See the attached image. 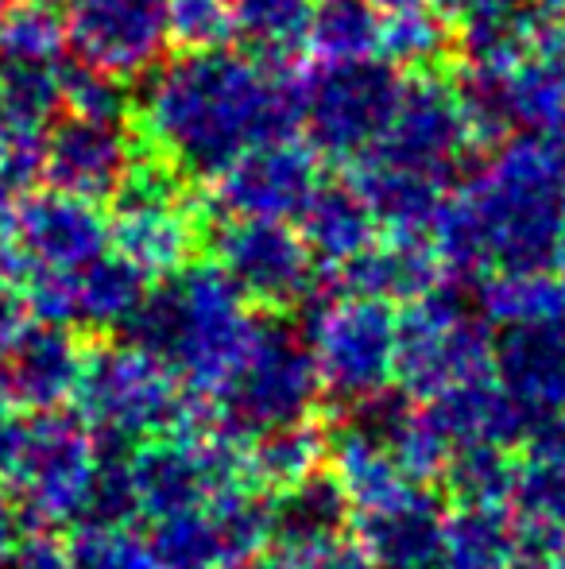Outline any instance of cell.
Here are the masks:
<instances>
[{"label":"cell","instance_id":"cell-1","mask_svg":"<svg viewBox=\"0 0 565 569\" xmlns=\"http://www.w3.org/2000/svg\"><path fill=\"white\" fill-rule=\"evenodd\" d=\"M302 82L260 54L194 51L155 70L137 101V132L151 156L182 174H218L241 151L294 136Z\"/></svg>","mask_w":565,"mask_h":569},{"label":"cell","instance_id":"cell-2","mask_svg":"<svg viewBox=\"0 0 565 569\" xmlns=\"http://www.w3.org/2000/svg\"><path fill=\"white\" fill-rule=\"evenodd\" d=\"M430 237L445 276L457 279L554 263L565 237V159L558 143L543 136L496 143V156L450 190Z\"/></svg>","mask_w":565,"mask_h":569},{"label":"cell","instance_id":"cell-3","mask_svg":"<svg viewBox=\"0 0 565 569\" xmlns=\"http://www.w3.org/2000/svg\"><path fill=\"white\" fill-rule=\"evenodd\" d=\"M137 341L194 388L218 396L256 338V307L218 263H190L132 315Z\"/></svg>","mask_w":565,"mask_h":569},{"label":"cell","instance_id":"cell-4","mask_svg":"<svg viewBox=\"0 0 565 569\" xmlns=\"http://www.w3.org/2000/svg\"><path fill=\"white\" fill-rule=\"evenodd\" d=\"M496 326L476 302L437 283L434 291L403 302L395 383L411 399H434L437 391L496 368Z\"/></svg>","mask_w":565,"mask_h":569},{"label":"cell","instance_id":"cell-5","mask_svg":"<svg viewBox=\"0 0 565 569\" xmlns=\"http://www.w3.org/2000/svg\"><path fill=\"white\" fill-rule=\"evenodd\" d=\"M302 333L322 376V396H330L333 403L349 407L395 383L400 315L392 302L349 287L333 295H310Z\"/></svg>","mask_w":565,"mask_h":569},{"label":"cell","instance_id":"cell-6","mask_svg":"<svg viewBox=\"0 0 565 569\" xmlns=\"http://www.w3.org/2000/svg\"><path fill=\"white\" fill-rule=\"evenodd\" d=\"M317 396H322V376L306 333L283 322H260L249 352L218 391L221 430L236 442H252L286 422L314 419Z\"/></svg>","mask_w":565,"mask_h":569},{"label":"cell","instance_id":"cell-7","mask_svg":"<svg viewBox=\"0 0 565 569\" xmlns=\"http://www.w3.org/2000/svg\"><path fill=\"white\" fill-rule=\"evenodd\" d=\"M113 248L143 279H171L190 268L202 244L205 206L190 202L186 174L151 156L129 167L117 190Z\"/></svg>","mask_w":565,"mask_h":569},{"label":"cell","instance_id":"cell-8","mask_svg":"<svg viewBox=\"0 0 565 569\" xmlns=\"http://www.w3.org/2000/svg\"><path fill=\"white\" fill-rule=\"evenodd\" d=\"M400 93L403 78L384 59L322 62L302 86V120L314 148L333 163H361L384 140Z\"/></svg>","mask_w":565,"mask_h":569},{"label":"cell","instance_id":"cell-9","mask_svg":"<svg viewBox=\"0 0 565 569\" xmlns=\"http://www.w3.org/2000/svg\"><path fill=\"white\" fill-rule=\"evenodd\" d=\"M213 263L241 287L252 307L272 315L302 307L317 283V256L286 221L225 218V226L213 232Z\"/></svg>","mask_w":565,"mask_h":569},{"label":"cell","instance_id":"cell-10","mask_svg":"<svg viewBox=\"0 0 565 569\" xmlns=\"http://www.w3.org/2000/svg\"><path fill=\"white\" fill-rule=\"evenodd\" d=\"M322 151L280 136L241 151L233 163L210 174V210L221 218L291 221L322 187Z\"/></svg>","mask_w":565,"mask_h":569},{"label":"cell","instance_id":"cell-11","mask_svg":"<svg viewBox=\"0 0 565 569\" xmlns=\"http://www.w3.org/2000/svg\"><path fill=\"white\" fill-rule=\"evenodd\" d=\"M473 148H481V143H476L461 86L426 67L403 78L400 106H395L392 124L372 156L450 179Z\"/></svg>","mask_w":565,"mask_h":569},{"label":"cell","instance_id":"cell-12","mask_svg":"<svg viewBox=\"0 0 565 569\" xmlns=\"http://www.w3.org/2000/svg\"><path fill=\"white\" fill-rule=\"evenodd\" d=\"M109 240L113 229L105 226L98 202L54 187L31 194L8 218V256L36 279L74 276L105 252Z\"/></svg>","mask_w":565,"mask_h":569},{"label":"cell","instance_id":"cell-13","mask_svg":"<svg viewBox=\"0 0 565 569\" xmlns=\"http://www.w3.org/2000/svg\"><path fill=\"white\" fill-rule=\"evenodd\" d=\"M70 51L93 70L132 82L167 47L163 0H62Z\"/></svg>","mask_w":565,"mask_h":569},{"label":"cell","instance_id":"cell-14","mask_svg":"<svg viewBox=\"0 0 565 569\" xmlns=\"http://www.w3.org/2000/svg\"><path fill=\"white\" fill-rule=\"evenodd\" d=\"M132 163H137L132 159V140L121 128V120L113 117L62 113L59 124H51L43 132L39 174L54 190H67V194L101 202V198L121 190Z\"/></svg>","mask_w":565,"mask_h":569},{"label":"cell","instance_id":"cell-15","mask_svg":"<svg viewBox=\"0 0 565 569\" xmlns=\"http://www.w3.org/2000/svg\"><path fill=\"white\" fill-rule=\"evenodd\" d=\"M445 535V508L434 480H415L400 492L353 508V539L372 566L437 562Z\"/></svg>","mask_w":565,"mask_h":569},{"label":"cell","instance_id":"cell-16","mask_svg":"<svg viewBox=\"0 0 565 569\" xmlns=\"http://www.w3.org/2000/svg\"><path fill=\"white\" fill-rule=\"evenodd\" d=\"M496 376L531 422L565 411V315L500 330Z\"/></svg>","mask_w":565,"mask_h":569},{"label":"cell","instance_id":"cell-17","mask_svg":"<svg viewBox=\"0 0 565 569\" xmlns=\"http://www.w3.org/2000/svg\"><path fill=\"white\" fill-rule=\"evenodd\" d=\"M426 419L434 422V430L445 438L450 453L457 446H515L519 438H527L531 419L523 415V407L512 399V391L500 383L496 368L481 372L473 380H461L453 388L437 391L434 399H423Z\"/></svg>","mask_w":565,"mask_h":569},{"label":"cell","instance_id":"cell-18","mask_svg":"<svg viewBox=\"0 0 565 569\" xmlns=\"http://www.w3.org/2000/svg\"><path fill=\"white\" fill-rule=\"evenodd\" d=\"M341 287L372 295L384 302H411L418 295L434 291L445 279V263L434 248V237L418 232H384L372 248H364L356 260L337 268Z\"/></svg>","mask_w":565,"mask_h":569},{"label":"cell","instance_id":"cell-19","mask_svg":"<svg viewBox=\"0 0 565 569\" xmlns=\"http://www.w3.org/2000/svg\"><path fill=\"white\" fill-rule=\"evenodd\" d=\"M353 187L376 213L384 232H418L430 237L445 198H450V179L415 167L392 163L384 156H364L353 163Z\"/></svg>","mask_w":565,"mask_h":569},{"label":"cell","instance_id":"cell-20","mask_svg":"<svg viewBox=\"0 0 565 569\" xmlns=\"http://www.w3.org/2000/svg\"><path fill=\"white\" fill-rule=\"evenodd\" d=\"M349 531H353V500L330 465L302 477L299 485L272 492V542L280 555H299Z\"/></svg>","mask_w":565,"mask_h":569},{"label":"cell","instance_id":"cell-21","mask_svg":"<svg viewBox=\"0 0 565 569\" xmlns=\"http://www.w3.org/2000/svg\"><path fill=\"white\" fill-rule=\"evenodd\" d=\"M437 566L523 569L527 566V550H523L519 516L507 511V503H457V511L445 516Z\"/></svg>","mask_w":565,"mask_h":569},{"label":"cell","instance_id":"cell-22","mask_svg":"<svg viewBox=\"0 0 565 569\" xmlns=\"http://www.w3.org/2000/svg\"><path fill=\"white\" fill-rule=\"evenodd\" d=\"M299 232L306 237L310 252L325 268H345L349 260L380 240V221L369 210L356 187H317V194L299 213Z\"/></svg>","mask_w":565,"mask_h":569},{"label":"cell","instance_id":"cell-23","mask_svg":"<svg viewBox=\"0 0 565 569\" xmlns=\"http://www.w3.org/2000/svg\"><path fill=\"white\" fill-rule=\"evenodd\" d=\"M476 307L484 310L496 330L512 326L546 322L565 315V276L554 263H523V268H500L481 279Z\"/></svg>","mask_w":565,"mask_h":569},{"label":"cell","instance_id":"cell-24","mask_svg":"<svg viewBox=\"0 0 565 569\" xmlns=\"http://www.w3.org/2000/svg\"><path fill=\"white\" fill-rule=\"evenodd\" d=\"M244 457H249V477L264 492H280L330 465V430L317 427L314 419L286 422V427L252 438Z\"/></svg>","mask_w":565,"mask_h":569},{"label":"cell","instance_id":"cell-25","mask_svg":"<svg viewBox=\"0 0 565 569\" xmlns=\"http://www.w3.org/2000/svg\"><path fill=\"white\" fill-rule=\"evenodd\" d=\"M380 16L376 0H322L314 8L306 51L317 62H356L380 54Z\"/></svg>","mask_w":565,"mask_h":569},{"label":"cell","instance_id":"cell-26","mask_svg":"<svg viewBox=\"0 0 565 569\" xmlns=\"http://www.w3.org/2000/svg\"><path fill=\"white\" fill-rule=\"evenodd\" d=\"M314 0H233L236 39L268 62H291L314 23Z\"/></svg>","mask_w":565,"mask_h":569},{"label":"cell","instance_id":"cell-27","mask_svg":"<svg viewBox=\"0 0 565 569\" xmlns=\"http://www.w3.org/2000/svg\"><path fill=\"white\" fill-rule=\"evenodd\" d=\"M67 16L54 0H12L0 16V62H62Z\"/></svg>","mask_w":565,"mask_h":569},{"label":"cell","instance_id":"cell-28","mask_svg":"<svg viewBox=\"0 0 565 569\" xmlns=\"http://www.w3.org/2000/svg\"><path fill=\"white\" fill-rule=\"evenodd\" d=\"M515 472L519 461L512 457V446H457L442 469L445 492L457 503H512Z\"/></svg>","mask_w":565,"mask_h":569},{"label":"cell","instance_id":"cell-29","mask_svg":"<svg viewBox=\"0 0 565 569\" xmlns=\"http://www.w3.org/2000/svg\"><path fill=\"white\" fill-rule=\"evenodd\" d=\"M450 23L437 8L426 4H400L384 8V28H380V59L395 70H426L442 59L450 43Z\"/></svg>","mask_w":565,"mask_h":569},{"label":"cell","instance_id":"cell-30","mask_svg":"<svg viewBox=\"0 0 565 569\" xmlns=\"http://www.w3.org/2000/svg\"><path fill=\"white\" fill-rule=\"evenodd\" d=\"M62 62H0V109L23 128L47 132L62 109Z\"/></svg>","mask_w":565,"mask_h":569},{"label":"cell","instance_id":"cell-31","mask_svg":"<svg viewBox=\"0 0 565 569\" xmlns=\"http://www.w3.org/2000/svg\"><path fill=\"white\" fill-rule=\"evenodd\" d=\"M167 43L182 54L221 51L236 36L233 0H163Z\"/></svg>","mask_w":565,"mask_h":569},{"label":"cell","instance_id":"cell-32","mask_svg":"<svg viewBox=\"0 0 565 569\" xmlns=\"http://www.w3.org/2000/svg\"><path fill=\"white\" fill-rule=\"evenodd\" d=\"M62 113L78 117H124V82L105 70H93L85 62L67 67L62 74Z\"/></svg>","mask_w":565,"mask_h":569},{"label":"cell","instance_id":"cell-33","mask_svg":"<svg viewBox=\"0 0 565 569\" xmlns=\"http://www.w3.org/2000/svg\"><path fill=\"white\" fill-rule=\"evenodd\" d=\"M39 151H43V132L16 124L0 109V190L16 194L31 174H39Z\"/></svg>","mask_w":565,"mask_h":569},{"label":"cell","instance_id":"cell-34","mask_svg":"<svg viewBox=\"0 0 565 569\" xmlns=\"http://www.w3.org/2000/svg\"><path fill=\"white\" fill-rule=\"evenodd\" d=\"M286 569H372V558L364 555V547L353 539V531L341 535V539L317 542L299 555H280Z\"/></svg>","mask_w":565,"mask_h":569},{"label":"cell","instance_id":"cell-35","mask_svg":"<svg viewBox=\"0 0 565 569\" xmlns=\"http://www.w3.org/2000/svg\"><path fill=\"white\" fill-rule=\"evenodd\" d=\"M523 442H527V457L565 465V411H551V415H543V419H535L527 427Z\"/></svg>","mask_w":565,"mask_h":569},{"label":"cell","instance_id":"cell-36","mask_svg":"<svg viewBox=\"0 0 565 569\" xmlns=\"http://www.w3.org/2000/svg\"><path fill=\"white\" fill-rule=\"evenodd\" d=\"M372 569H442L437 562H400V566H372Z\"/></svg>","mask_w":565,"mask_h":569},{"label":"cell","instance_id":"cell-37","mask_svg":"<svg viewBox=\"0 0 565 569\" xmlns=\"http://www.w3.org/2000/svg\"><path fill=\"white\" fill-rule=\"evenodd\" d=\"M380 8H400V4H426V0H376Z\"/></svg>","mask_w":565,"mask_h":569},{"label":"cell","instance_id":"cell-38","mask_svg":"<svg viewBox=\"0 0 565 569\" xmlns=\"http://www.w3.org/2000/svg\"><path fill=\"white\" fill-rule=\"evenodd\" d=\"M523 569H562V566L558 562H527Z\"/></svg>","mask_w":565,"mask_h":569},{"label":"cell","instance_id":"cell-39","mask_svg":"<svg viewBox=\"0 0 565 569\" xmlns=\"http://www.w3.org/2000/svg\"><path fill=\"white\" fill-rule=\"evenodd\" d=\"M8 4H12V0H0V16H4V8H8Z\"/></svg>","mask_w":565,"mask_h":569},{"label":"cell","instance_id":"cell-40","mask_svg":"<svg viewBox=\"0 0 565 569\" xmlns=\"http://www.w3.org/2000/svg\"><path fill=\"white\" fill-rule=\"evenodd\" d=\"M558 566H562V569H565V550H562V558H558Z\"/></svg>","mask_w":565,"mask_h":569}]
</instances>
